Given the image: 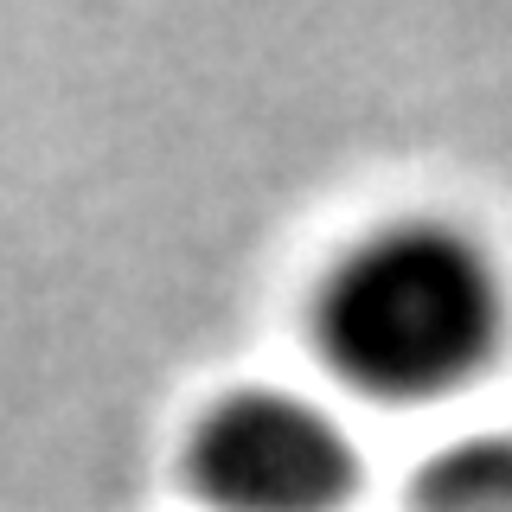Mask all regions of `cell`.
Listing matches in <instances>:
<instances>
[{
  "label": "cell",
  "mask_w": 512,
  "mask_h": 512,
  "mask_svg": "<svg viewBox=\"0 0 512 512\" xmlns=\"http://www.w3.org/2000/svg\"><path fill=\"white\" fill-rule=\"evenodd\" d=\"M186 480L218 512H340L359 448L327 404L288 384H244L199 410Z\"/></svg>",
  "instance_id": "7a4b0ae2"
},
{
  "label": "cell",
  "mask_w": 512,
  "mask_h": 512,
  "mask_svg": "<svg viewBox=\"0 0 512 512\" xmlns=\"http://www.w3.org/2000/svg\"><path fill=\"white\" fill-rule=\"evenodd\" d=\"M506 282L487 244L448 218H391L340 250L314 288V340L352 391L384 404L448 397L487 372Z\"/></svg>",
  "instance_id": "6da1fadb"
},
{
  "label": "cell",
  "mask_w": 512,
  "mask_h": 512,
  "mask_svg": "<svg viewBox=\"0 0 512 512\" xmlns=\"http://www.w3.org/2000/svg\"><path fill=\"white\" fill-rule=\"evenodd\" d=\"M416 512H512V436L480 429L436 448L416 474Z\"/></svg>",
  "instance_id": "3957f363"
}]
</instances>
